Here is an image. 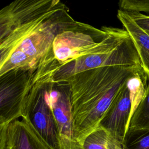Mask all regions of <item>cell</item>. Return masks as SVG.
Listing matches in <instances>:
<instances>
[{
    "label": "cell",
    "instance_id": "cell-8",
    "mask_svg": "<svg viewBox=\"0 0 149 149\" xmlns=\"http://www.w3.org/2000/svg\"><path fill=\"white\" fill-rule=\"evenodd\" d=\"M6 149H52L25 120L17 119L9 123Z\"/></svg>",
    "mask_w": 149,
    "mask_h": 149
},
{
    "label": "cell",
    "instance_id": "cell-15",
    "mask_svg": "<svg viewBox=\"0 0 149 149\" xmlns=\"http://www.w3.org/2000/svg\"><path fill=\"white\" fill-rule=\"evenodd\" d=\"M119 9L127 12L149 13V0H120Z\"/></svg>",
    "mask_w": 149,
    "mask_h": 149
},
{
    "label": "cell",
    "instance_id": "cell-3",
    "mask_svg": "<svg viewBox=\"0 0 149 149\" xmlns=\"http://www.w3.org/2000/svg\"><path fill=\"white\" fill-rule=\"evenodd\" d=\"M129 36L123 29L91 25L86 28L67 30L55 37L51 49L39 69L50 65H62L79 57L112 49Z\"/></svg>",
    "mask_w": 149,
    "mask_h": 149
},
{
    "label": "cell",
    "instance_id": "cell-12",
    "mask_svg": "<svg viewBox=\"0 0 149 149\" xmlns=\"http://www.w3.org/2000/svg\"><path fill=\"white\" fill-rule=\"evenodd\" d=\"M80 146L82 149H124L123 144L100 126L90 132Z\"/></svg>",
    "mask_w": 149,
    "mask_h": 149
},
{
    "label": "cell",
    "instance_id": "cell-6",
    "mask_svg": "<svg viewBox=\"0 0 149 149\" xmlns=\"http://www.w3.org/2000/svg\"><path fill=\"white\" fill-rule=\"evenodd\" d=\"M36 72L18 69L0 77V116L10 122L22 117L26 97L34 83Z\"/></svg>",
    "mask_w": 149,
    "mask_h": 149
},
{
    "label": "cell",
    "instance_id": "cell-14",
    "mask_svg": "<svg viewBox=\"0 0 149 149\" xmlns=\"http://www.w3.org/2000/svg\"><path fill=\"white\" fill-rule=\"evenodd\" d=\"M16 22L12 14L5 9H0V42L16 28Z\"/></svg>",
    "mask_w": 149,
    "mask_h": 149
},
{
    "label": "cell",
    "instance_id": "cell-5",
    "mask_svg": "<svg viewBox=\"0 0 149 149\" xmlns=\"http://www.w3.org/2000/svg\"><path fill=\"white\" fill-rule=\"evenodd\" d=\"M147 80L146 75L129 80L115 97L99 125L123 144L130 118L143 94Z\"/></svg>",
    "mask_w": 149,
    "mask_h": 149
},
{
    "label": "cell",
    "instance_id": "cell-13",
    "mask_svg": "<svg viewBox=\"0 0 149 149\" xmlns=\"http://www.w3.org/2000/svg\"><path fill=\"white\" fill-rule=\"evenodd\" d=\"M124 149H149V131L127 134Z\"/></svg>",
    "mask_w": 149,
    "mask_h": 149
},
{
    "label": "cell",
    "instance_id": "cell-17",
    "mask_svg": "<svg viewBox=\"0 0 149 149\" xmlns=\"http://www.w3.org/2000/svg\"><path fill=\"white\" fill-rule=\"evenodd\" d=\"M10 122L0 116V149H6L7 129Z\"/></svg>",
    "mask_w": 149,
    "mask_h": 149
},
{
    "label": "cell",
    "instance_id": "cell-7",
    "mask_svg": "<svg viewBox=\"0 0 149 149\" xmlns=\"http://www.w3.org/2000/svg\"><path fill=\"white\" fill-rule=\"evenodd\" d=\"M48 83V100L59 129L63 148L76 149L80 144L74 137L69 85L67 81Z\"/></svg>",
    "mask_w": 149,
    "mask_h": 149
},
{
    "label": "cell",
    "instance_id": "cell-9",
    "mask_svg": "<svg viewBox=\"0 0 149 149\" xmlns=\"http://www.w3.org/2000/svg\"><path fill=\"white\" fill-rule=\"evenodd\" d=\"M117 17L130 37L138 54L141 66L149 81V35L134 22L127 12L119 9Z\"/></svg>",
    "mask_w": 149,
    "mask_h": 149
},
{
    "label": "cell",
    "instance_id": "cell-11",
    "mask_svg": "<svg viewBox=\"0 0 149 149\" xmlns=\"http://www.w3.org/2000/svg\"><path fill=\"white\" fill-rule=\"evenodd\" d=\"M149 131V81L130 118L127 134Z\"/></svg>",
    "mask_w": 149,
    "mask_h": 149
},
{
    "label": "cell",
    "instance_id": "cell-10",
    "mask_svg": "<svg viewBox=\"0 0 149 149\" xmlns=\"http://www.w3.org/2000/svg\"><path fill=\"white\" fill-rule=\"evenodd\" d=\"M63 4L61 6L52 9L41 16L23 24L15 29L8 37L0 42V68L9 58L21 42L30 34L42 22L50 17L56 11L65 8Z\"/></svg>",
    "mask_w": 149,
    "mask_h": 149
},
{
    "label": "cell",
    "instance_id": "cell-4",
    "mask_svg": "<svg viewBox=\"0 0 149 149\" xmlns=\"http://www.w3.org/2000/svg\"><path fill=\"white\" fill-rule=\"evenodd\" d=\"M48 83L34 81L23 107L22 119L27 122L52 149H64L48 97Z\"/></svg>",
    "mask_w": 149,
    "mask_h": 149
},
{
    "label": "cell",
    "instance_id": "cell-16",
    "mask_svg": "<svg viewBox=\"0 0 149 149\" xmlns=\"http://www.w3.org/2000/svg\"><path fill=\"white\" fill-rule=\"evenodd\" d=\"M134 22L149 35V15L139 12H127Z\"/></svg>",
    "mask_w": 149,
    "mask_h": 149
},
{
    "label": "cell",
    "instance_id": "cell-2",
    "mask_svg": "<svg viewBox=\"0 0 149 149\" xmlns=\"http://www.w3.org/2000/svg\"><path fill=\"white\" fill-rule=\"evenodd\" d=\"M88 25L74 20L67 7L56 11L21 42L0 68V77L15 69L37 70L50 52L57 34L67 30L82 29Z\"/></svg>",
    "mask_w": 149,
    "mask_h": 149
},
{
    "label": "cell",
    "instance_id": "cell-1",
    "mask_svg": "<svg viewBox=\"0 0 149 149\" xmlns=\"http://www.w3.org/2000/svg\"><path fill=\"white\" fill-rule=\"evenodd\" d=\"M143 75L146 74L141 66H109L84 71L66 81L70 87L73 134L78 144L99 126L125 84Z\"/></svg>",
    "mask_w": 149,
    "mask_h": 149
}]
</instances>
